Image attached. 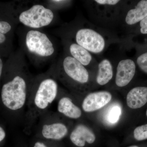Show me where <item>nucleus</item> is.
I'll return each mask as SVG.
<instances>
[{"mask_svg": "<svg viewBox=\"0 0 147 147\" xmlns=\"http://www.w3.org/2000/svg\"><path fill=\"white\" fill-rule=\"evenodd\" d=\"M136 65L132 60H123L117 67L115 82L119 87L125 86L129 84L135 74Z\"/></svg>", "mask_w": 147, "mask_h": 147, "instance_id": "obj_8", "label": "nucleus"}, {"mask_svg": "<svg viewBox=\"0 0 147 147\" xmlns=\"http://www.w3.org/2000/svg\"><path fill=\"white\" fill-rule=\"evenodd\" d=\"M52 10L41 5H35L20 14V22L26 26L39 28L51 24L54 18Z\"/></svg>", "mask_w": 147, "mask_h": 147, "instance_id": "obj_3", "label": "nucleus"}, {"mask_svg": "<svg viewBox=\"0 0 147 147\" xmlns=\"http://www.w3.org/2000/svg\"><path fill=\"white\" fill-rule=\"evenodd\" d=\"M121 114V109L118 104H114L110 107L106 114V119L110 124L117 123Z\"/></svg>", "mask_w": 147, "mask_h": 147, "instance_id": "obj_16", "label": "nucleus"}, {"mask_svg": "<svg viewBox=\"0 0 147 147\" xmlns=\"http://www.w3.org/2000/svg\"><path fill=\"white\" fill-rule=\"evenodd\" d=\"M57 83L52 78L44 79L40 83L32 97L28 100V115L31 121L47 110L56 99L58 94Z\"/></svg>", "mask_w": 147, "mask_h": 147, "instance_id": "obj_1", "label": "nucleus"}, {"mask_svg": "<svg viewBox=\"0 0 147 147\" xmlns=\"http://www.w3.org/2000/svg\"><path fill=\"white\" fill-rule=\"evenodd\" d=\"M112 95L109 92L100 91L92 93L85 98L82 108L86 112H92L103 108L111 100Z\"/></svg>", "mask_w": 147, "mask_h": 147, "instance_id": "obj_7", "label": "nucleus"}, {"mask_svg": "<svg viewBox=\"0 0 147 147\" xmlns=\"http://www.w3.org/2000/svg\"><path fill=\"white\" fill-rule=\"evenodd\" d=\"M40 133L45 139L59 140L66 136L68 133V129L62 123L54 121L43 125Z\"/></svg>", "mask_w": 147, "mask_h": 147, "instance_id": "obj_9", "label": "nucleus"}, {"mask_svg": "<svg viewBox=\"0 0 147 147\" xmlns=\"http://www.w3.org/2000/svg\"><path fill=\"white\" fill-rule=\"evenodd\" d=\"M147 16V0L140 1L135 8L129 11L125 17L126 24L134 25Z\"/></svg>", "mask_w": 147, "mask_h": 147, "instance_id": "obj_13", "label": "nucleus"}, {"mask_svg": "<svg viewBox=\"0 0 147 147\" xmlns=\"http://www.w3.org/2000/svg\"><path fill=\"white\" fill-rule=\"evenodd\" d=\"M69 51L72 57L84 66L88 65L91 61L92 57L89 52L78 44H71L69 47Z\"/></svg>", "mask_w": 147, "mask_h": 147, "instance_id": "obj_15", "label": "nucleus"}, {"mask_svg": "<svg viewBox=\"0 0 147 147\" xmlns=\"http://www.w3.org/2000/svg\"><path fill=\"white\" fill-rule=\"evenodd\" d=\"M26 45L30 52L42 57L51 56L55 49L45 34L38 31L30 30L26 36Z\"/></svg>", "mask_w": 147, "mask_h": 147, "instance_id": "obj_4", "label": "nucleus"}, {"mask_svg": "<svg viewBox=\"0 0 147 147\" xmlns=\"http://www.w3.org/2000/svg\"><path fill=\"white\" fill-rule=\"evenodd\" d=\"M120 1L118 0H96L95 2L100 5H114L117 4Z\"/></svg>", "mask_w": 147, "mask_h": 147, "instance_id": "obj_20", "label": "nucleus"}, {"mask_svg": "<svg viewBox=\"0 0 147 147\" xmlns=\"http://www.w3.org/2000/svg\"><path fill=\"white\" fill-rule=\"evenodd\" d=\"M129 108L137 109L143 107L147 102V87H138L129 91L126 98Z\"/></svg>", "mask_w": 147, "mask_h": 147, "instance_id": "obj_11", "label": "nucleus"}, {"mask_svg": "<svg viewBox=\"0 0 147 147\" xmlns=\"http://www.w3.org/2000/svg\"><path fill=\"white\" fill-rule=\"evenodd\" d=\"M71 142L77 146L83 147L86 142L91 144L94 142L96 137L92 131L86 125L79 124L71 131L70 135Z\"/></svg>", "mask_w": 147, "mask_h": 147, "instance_id": "obj_10", "label": "nucleus"}, {"mask_svg": "<svg viewBox=\"0 0 147 147\" xmlns=\"http://www.w3.org/2000/svg\"><path fill=\"white\" fill-rule=\"evenodd\" d=\"M6 40V37L5 35L0 32V44L5 42Z\"/></svg>", "mask_w": 147, "mask_h": 147, "instance_id": "obj_24", "label": "nucleus"}, {"mask_svg": "<svg viewBox=\"0 0 147 147\" xmlns=\"http://www.w3.org/2000/svg\"><path fill=\"white\" fill-rule=\"evenodd\" d=\"M113 69L112 64L108 59H104L98 64V73L96 82L101 86L108 84L113 78Z\"/></svg>", "mask_w": 147, "mask_h": 147, "instance_id": "obj_14", "label": "nucleus"}, {"mask_svg": "<svg viewBox=\"0 0 147 147\" xmlns=\"http://www.w3.org/2000/svg\"><path fill=\"white\" fill-rule=\"evenodd\" d=\"M137 63L142 71L147 73V52L138 57Z\"/></svg>", "mask_w": 147, "mask_h": 147, "instance_id": "obj_18", "label": "nucleus"}, {"mask_svg": "<svg viewBox=\"0 0 147 147\" xmlns=\"http://www.w3.org/2000/svg\"><path fill=\"white\" fill-rule=\"evenodd\" d=\"M3 67L2 61L0 59V77H1V75L2 72Z\"/></svg>", "mask_w": 147, "mask_h": 147, "instance_id": "obj_25", "label": "nucleus"}, {"mask_svg": "<svg viewBox=\"0 0 147 147\" xmlns=\"http://www.w3.org/2000/svg\"><path fill=\"white\" fill-rule=\"evenodd\" d=\"M63 68L67 75L74 81L80 84H86L88 81L89 75L86 69L72 57L65 58Z\"/></svg>", "mask_w": 147, "mask_h": 147, "instance_id": "obj_6", "label": "nucleus"}, {"mask_svg": "<svg viewBox=\"0 0 147 147\" xmlns=\"http://www.w3.org/2000/svg\"><path fill=\"white\" fill-rule=\"evenodd\" d=\"M77 44L88 52L94 53H101L105 47L103 37L95 31L88 28L81 29L76 35Z\"/></svg>", "mask_w": 147, "mask_h": 147, "instance_id": "obj_5", "label": "nucleus"}, {"mask_svg": "<svg viewBox=\"0 0 147 147\" xmlns=\"http://www.w3.org/2000/svg\"><path fill=\"white\" fill-rule=\"evenodd\" d=\"M146 116L147 117V111H146Z\"/></svg>", "mask_w": 147, "mask_h": 147, "instance_id": "obj_28", "label": "nucleus"}, {"mask_svg": "<svg viewBox=\"0 0 147 147\" xmlns=\"http://www.w3.org/2000/svg\"><path fill=\"white\" fill-rule=\"evenodd\" d=\"M11 29L10 24L7 22L0 21V32L5 34L8 32Z\"/></svg>", "mask_w": 147, "mask_h": 147, "instance_id": "obj_19", "label": "nucleus"}, {"mask_svg": "<svg viewBox=\"0 0 147 147\" xmlns=\"http://www.w3.org/2000/svg\"><path fill=\"white\" fill-rule=\"evenodd\" d=\"M57 110L64 115L73 119H79L82 115V110L67 97H62L58 102Z\"/></svg>", "mask_w": 147, "mask_h": 147, "instance_id": "obj_12", "label": "nucleus"}, {"mask_svg": "<svg viewBox=\"0 0 147 147\" xmlns=\"http://www.w3.org/2000/svg\"><path fill=\"white\" fill-rule=\"evenodd\" d=\"M5 131L0 126V142H2L5 139Z\"/></svg>", "mask_w": 147, "mask_h": 147, "instance_id": "obj_22", "label": "nucleus"}, {"mask_svg": "<svg viewBox=\"0 0 147 147\" xmlns=\"http://www.w3.org/2000/svg\"><path fill=\"white\" fill-rule=\"evenodd\" d=\"M141 32L143 34H147V16L140 21Z\"/></svg>", "mask_w": 147, "mask_h": 147, "instance_id": "obj_21", "label": "nucleus"}, {"mask_svg": "<svg viewBox=\"0 0 147 147\" xmlns=\"http://www.w3.org/2000/svg\"><path fill=\"white\" fill-rule=\"evenodd\" d=\"M134 138L137 141H143L147 139V124L138 127L134 131Z\"/></svg>", "mask_w": 147, "mask_h": 147, "instance_id": "obj_17", "label": "nucleus"}, {"mask_svg": "<svg viewBox=\"0 0 147 147\" xmlns=\"http://www.w3.org/2000/svg\"><path fill=\"white\" fill-rule=\"evenodd\" d=\"M53 2H55L56 3H60L64 1H52Z\"/></svg>", "mask_w": 147, "mask_h": 147, "instance_id": "obj_26", "label": "nucleus"}, {"mask_svg": "<svg viewBox=\"0 0 147 147\" xmlns=\"http://www.w3.org/2000/svg\"><path fill=\"white\" fill-rule=\"evenodd\" d=\"M1 96L4 105L9 110L23 109L28 101L26 80L21 76H15L11 81L4 84Z\"/></svg>", "mask_w": 147, "mask_h": 147, "instance_id": "obj_2", "label": "nucleus"}, {"mask_svg": "<svg viewBox=\"0 0 147 147\" xmlns=\"http://www.w3.org/2000/svg\"><path fill=\"white\" fill-rule=\"evenodd\" d=\"M34 147H47L42 142H36L34 146Z\"/></svg>", "mask_w": 147, "mask_h": 147, "instance_id": "obj_23", "label": "nucleus"}, {"mask_svg": "<svg viewBox=\"0 0 147 147\" xmlns=\"http://www.w3.org/2000/svg\"><path fill=\"white\" fill-rule=\"evenodd\" d=\"M129 147H138V146H131Z\"/></svg>", "mask_w": 147, "mask_h": 147, "instance_id": "obj_27", "label": "nucleus"}]
</instances>
